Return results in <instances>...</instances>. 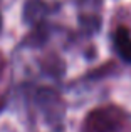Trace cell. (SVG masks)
I'll list each match as a JSON object with an SVG mask.
<instances>
[{"mask_svg": "<svg viewBox=\"0 0 131 132\" xmlns=\"http://www.w3.org/2000/svg\"><path fill=\"white\" fill-rule=\"evenodd\" d=\"M113 45L114 50L125 62L131 64V34L128 27L119 25L113 34Z\"/></svg>", "mask_w": 131, "mask_h": 132, "instance_id": "6da1fadb", "label": "cell"}, {"mask_svg": "<svg viewBox=\"0 0 131 132\" xmlns=\"http://www.w3.org/2000/svg\"><path fill=\"white\" fill-rule=\"evenodd\" d=\"M0 27H2V19H0Z\"/></svg>", "mask_w": 131, "mask_h": 132, "instance_id": "7a4b0ae2", "label": "cell"}]
</instances>
